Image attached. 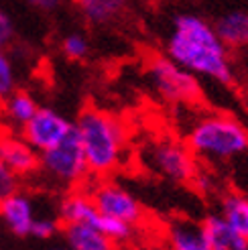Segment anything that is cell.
<instances>
[{
	"label": "cell",
	"mask_w": 248,
	"mask_h": 250,
	"mask_svg": "<svg viewBox=\"0 0 248 250\" xmlns=\"http://www.w3.org/2000/svg\"><path fill=\"white\" fill-rule=\"evenodd\" d=\"M167 57L195 76H204L220 85H234V71L228 49L206 19L197 15H177L173 35L167 41Z\"/></svg>",
	"instance_id": "6da1fadb"
},
{
	"label": "cell",
	"mask_w": 248,
	"mask_h": 250,
	"mask_svg": "<svg viewBox=\"0 0 248 250\" xmlns=\"http://www.w3.org/2000/svg\"><path fill=\"white\" fill-rule=\"evenodd\" d=\"M76 128L80 132L90 173L96 177L114 173L120 167L126 148L124 124L110 112L88 106L80 112Z\"/></svg>",
	"instance_id": "7a4b0ae2"
},
{
	"label": "cell",
	"mask_w": 248,
	"mask_h": 250,
	"mask_svg": "<svg viewBox=\"0 0 248 250\" xmlns=\"http://www.w3.org/2000/svg\"><path fill=\"white\" fill-rule=\"evenodd\" d=\"M187 146L193 155L209 161H232L248 153V130L234 116H206L191 126Z\"/></svg>",
	"instance_id": "3957f363"
},
{
	"label": "cell",
	"mask_w": 248,
	"mask_h": 250,
	"mask_svg": "<svg viewBox=\"0 0 248 250\" xmlns=\"http://www.w3.org/2000/svg\"><path fill=\"white\" fill-rule=\"evenodd\" d=\"M39 171L47 179L63 187H76L83 183V179L90 175V169L76 124L59 145L41 153Z\"/></svg>",
	"instance_id": "277c9868"
},
{
	"label": "cell",
	"mask_w": 248,
	"mask_h": 250,
	"mask_svg": "<svg viewBox=\"0 0 248 250\" xmlns=\"http://www.w3.org/2000/svg\"><path fill=\"white\" fill-rule=\"evenodd\" d=\"M146 73L155 92L167 102H193L202 96V87L195 73L183 69L167 55L153 57L148 61Z\"/></svg>",
	"instance_id": "5b68a950"
},
{
	"label": "cell",
	"mask_w": 248,
	"mask_h": 250,
	"mask_svg": "<svg viewBox=\"0 0 248 250\" xmlns=\"http://www.w3.org/2000/svg\"><path fill=\"white\" fill-rule=\"evenodd\" d=\"M146 165L163 179L173 183H187L193 181L197 167L189 146H185L173 139L155 141L146 146Z\"/></svg>",
	"instance_id": "8992f818"
},
{
	"label": "cell",
	"mask_w": 248,
	"mask_h": 250,
	"mask_svg": "<svg viewBox=\"0 0 248 250\" xmlns=\"http://www.w3.org/2000/svg\"><path fill=\"white\" fill-rule=\"evenodd\" d=\"M90 195L102 216L122 220V222L130 224V226L141 224L145 218L143 204L128 189H124L118 183L102 181L90 191Z\"/></svg>",
	"instance_id": "52a82bcc"
},
{
	"label": "cell",
	"mask_w": 248,
	"mask_h": 250,
	"mask_svg": "<svg viewBox=\"0 0 248 250\" xmlns=\"http://www.w3.org/2000/svg\"><path fill=\"white\" fill-rule=\"evenodd\" d=\"M73 128V122H69L57 110L39 106L37 114L21 128V136L27 141L37 153L49 151L51 146L59 145Z\"/></svg>",
	"instance_id": "ba28073f"
},
{
	"label": "cell",
	"mask_w": 248,
	"mask_h": 250,
	"mask_svg": "<svg viewBox=\"0 0 248 250\" xmlns=\"http://www.w3.org/2000/svg\"><path fill=\"white\" fill-rule=\"evenodd\" d=\"M0 157L19 179L31 177L41 167V153H37L22 136L10 132H0Z\"/></svg>",
	"instance_id": "9c48e42d"
},
{
	"label": "cell",
	"mask_w": 248,
	"mask_h": 250,
	"mask_svg": "<svg viewBox=\"0 0 248 250\" xmlns=\"http://www.w3.org/2000/svg\"><path fill=\"white\" fill-rule=\"evenodd\" d=\"M35 218V204L27 193L15 191L0 202V222L4 224V228L10 234L19 236V238L31 236Z\"/></svg>",
	"instance_id": "30bf717a"
},
{
	"label": "cell",
	"mask_w": 248,
	"mask_h": 250,
	"mask_svg": "<svg viewBox=\"0 0 248 250\" xmlns=\"http://www.w3.org/2000/svg\"><path fill=\"white\" fill-rule=\"evenodd\" d=\"M165 244L169 250H209L204 222L191 218H171L165 226Z\"/></svg>",
	"instance_id": "8fae6325"
},
{
	"label": "cell",
	"mask_w": 248,
	"mask_h": 250,
	"mask_svg": "<svg viewBox=\"0 0 248 250\" xmlns=\"http://www.w3.org/2000/svg\"><path fill=\"white\" fill-rule=\"evenodd\" d=\"M57 218L61 220V224H85V226H100L102 214L100 209L96 208L94 199L90 193L85 191H71L67 193L59 204L57 209Z\"/></svg>",
	"instance_id": "7c38bea8"
},
{
	"label": "cell",
	"mask_w": 248,
	"mask_h": 250,
	"mask_svg": "<svg viewBox=\"0 0 248 250\" xmlns=\"http://www.w3.org/2000/svg\"><path fill=\"white\" fill-rule=\"evenodd\" d=\"M209 250H248V238L234 230L220 214H209L204 220Z\"/></svg>",
	"instance_id": "4fadbf2b"
},
{
	"label": "cell",
	"mask_w": 248,
	"mask_h": 250,
	"mask_svg": "<svg viewBox=\"0 0 248 250\" xmlns=\"http://www.w3.org/2000/svg\"><path fill=\"white\" fill-rule=\"evenodd\" d=\"M65 246L71 250H114V242L94 226L85 224H65L61 228Z\"/></svg>",
	"instance_id": "5bb4252c"
},
{
	"label": "cell",
	"mask_w": 248,
	"mask_h": 250,
	"mask_svg": "<svg viewBox=\"0 0 248 250\" xmlns=\"http://www.w3.org/2000/svg\"><path fill=\"white\" fill-rule=\"evenodd\" d=\"M39 110V104L33 98V94L17 90L15 94H10L6 100L0 102V114H2L4 122L12 128H22Z\"/></svg>",
	"instance_id": "9a60e30c"
},
{
	"label": "cell",
	"mask_w": 248,
	"mask_h": 250,
	"mask_svg": "<svg viewBox=\"0 0 248 250\" xmlns=\"http://www.w3.org/2000/svg\"><path fill=\"white\" fill-rule=\"evenodd\" d=\"M214 29L226 49L248 47V12L244 10L228 12V15L218 19Z\"/></svg>",
	"instance_id": "2e32d148"
},
{
	"label": "cell",
	"mask_w": 248,
	"mask_h": 250,
	"mask_svg": "<svg viewBox=\"0 0 248 250\" xmlns=\"http://www.w3.org/2000/svg\"><path fill=\"white\" fill-rule=\"evenodd\" d=\"M73 4L90 24L104 27L114 22L126 10L128 0H73Z\"/></svg>",
	"instance_id": "e0dca14e"
},
{
	"label": "cell",
	"mask_w": 248,
	"mask_h": 250,
	"mask_svg": "<svg viewBox=\"0 0 248 250\" xmlns=\"http://www.w3.org/2000/svg\"><path fill=\"white\" fill-rule=\"evenodd\" d=\"M220 216L226 224L248 238V195L244 193H226L220 199Z\"/></svg>",
	"instance_id": "ac0fdd59"
},
{
	"label": "cell",
	"mask_w": 248,
	"mask_h": 250,
	"mask_svg": "<svg viewBox=\"0 0 248 250\" xmlns=\"http://www.w3.org/2000/svg\"><path fill=\"white\" fill-rule=\"evenodd\" d=\"M19 90V73L6 49L0 51V102Z\"/></svg>",
	"instance_id": "d6986e66"
},
{
	"label": "cell",
	"mask_w": 248,
	"mask_h": 250,
	"mask_svg": "<svg viewBox=\"0 0 248 250\" xmlns=\"http://www.w3.org/2000/svg\"><path fill=\"white\" fill-rule=\"evenodd\" d=\"M61 53L71 61H83L90 55V41L82 33H69L61 41Z\"/></svg>",
	"instance_id": "ffe728a7"
},
{
	"label": "cell",
	"mask_w": 248,
	"mask_h": 250,
	"mask_svg": "<svg viewBox=\"0 0 248 250\" xmlns=\"http://www.w3.org/2000/svg\"><path fill=\"white\" fill-rule=\"evenodd\" d=\"M98 230H102L114 244H124V242H128V240L132 238V234H134V226H130V224L122 222V220L108 218V216H102Z\"/></svg>",
	"instance_id": "44dd1931"
},
{
	"label": "cell",
	"mask_w": 248,
	"mask_h": 250,
	"mask_svg": "<svg viewBox=\"0 0 248 250\" xmlns=\"http://www.w3.org/2000/svg\"><path fill=\"white\" fill-rule=\"evenodd\" d=\"M61 230V220L51 216H37L31 228V236L37 240H51Z\"/></svg>",
	"instance_id": "7402d4cb"
},
{
	"label": "cell",
	"mask_w": 248,
	"mask_h": 250,
	"mask_svg": "<svg viewBox=\"0 0 248 250\" xmlns=\"http://www.w3.org/2000/svg\"><path fill=\"white\" fill-rule=\"evenodd\" d=\"M15 191H19V177L4 165L2 157H0V202Z\"/></svg>",
	"instance_id": "603a6c76"
},
{
	"label": "cell",
	"mask_w": 248,
	"mask_h": 250,
	"mask_svg": "<svg viewBox=\"0 0 248 250\" xmlns=\"http://www.w3.org/2000/svg\"><path fill=\"white\" fill-rule=\"evenodd\" d=\"M15 39V22H12V17L0 6V51L2 49H8V45Z\"/></svg>",
	"instance_id": "cb8c5ba5"
},
{
	"label": "cell",
	"mask_w": 248,
	"mask_h": 250,
	"mask_svg": "<svg viewBox=\"0 0 248 250\" xmlns=\"http://www.w3.org/2000/svg\"><path fill=\"white\" fill-rule=\"evenodd\" d=\"M24 2L31 4L37 10H41V12H53L63 4V0H24Z\"/></svg>",
	"instance_id": "d4e9b609"
},
{
	"label": "cell",
	"mask_w": 248,
	"mask_h": 250,
	"mask_svg": "<svg viewBox=\"0 0 248 250\" xmlns=\"http://www.w3.org/2000/svg\"><path fill=\"white\" fill-rule=\"evenodd\" d=\"M145 250H169L167 246H148V248H145Z\"/></svg>",
	"instance_id": "484cf974"
},
{
	"label": "cell",
	"mask_w": 248,
	"mask_h": 250,
	"mask_svg": "<svg viewBox=\"0 0 248 250\" xmlns=\"http://www.w3.org/2000/svg\"><path fill=\"white\" fill-rule=\"evenodd\" d=\"M49 250H71V248H67V246H53V248H49Z\"/></svg>",
	"instance_id": "4316f807"
}]
</instances>
